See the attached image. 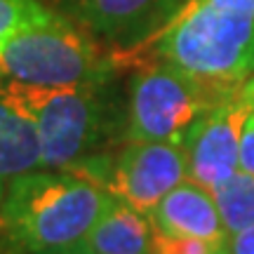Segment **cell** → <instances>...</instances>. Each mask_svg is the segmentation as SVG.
<instances>
[{
	"instance_id": "obj_1",
	"label": "cell",
	"mask_w": 254,
	"mask_h": 254,
	"mask_svg": "<svg viewBox=\"0 0 254 254\" xmlns=\"http://www.w3.org/2000/svg\"><path fill=\"white\" fill-rule=\"evenodd\" d=\"M111 195L75 172L14 177L0 200V228L19 254H68L109 207Z\"/></svg>"
},
{
	"instance_id": "obj_2",
	"label": "cell",
	"mask_w": 254,
	"mask_h": 254,
	"mask_svg": "<svg viewBox=\"0 0 254 254\" xmlns=\"http://www.w3.org/2000/svg\"><path fill=\"white\" fill-rule=\"evenodd\" d=\"M0 92L33 125L43 170L80 172L101 155L116 125L111 78L66 87L0 82Z\"/></svg>"
},
{
	"instance_id": "obj_3",
	"label": "cell",
	"mask_w": 254,
	"mask_h": 254,
	"mask_svg": "<svg viewBox=\"0 0 254 254\" xmlns=\"http://www.w3.org/2000/svg\"><path fill=\"white\" fill-rule=\"evenodd\" d=\"M240 90L243 85H219L158 59L129 80L123 136L125 141L182 144L207 111Z\"/></svg>"
},
{
	"instance_id": "obj_4",
	"label": "cell",
	"mask_w": 254,
	"mask_h": 254,
	"mask_svg": "<svg viewBox=\"0 0 254 254\" xmlns=\"http://www.w3.org/2000/svg\"><path fill=\"white\" fill-rule=\"evenodd\" d=\"M109 78L113 62L64 14L0 43V82L66 87Z\"/></svg>"
},
{
	"instance_id": "obj_5",
	"label": "cell",
	"mask_w": 254,
	"mask_h": 254,
	"mask_svg": "<svg viewBox=\"0 0 254 254\" xmlns=\"http://www.w3.org/2000/svg\"><path fill=\"white\" fill-rule=\"evenodd\" d=\"M85 179L99 184L111 198L151 217L155 205L189 179L184 146L172 141H125L116 155L92 165Z\"/></svg>"
},
{
	"instance_id": "obj_6",
	"label": "cell",
	"mask_w": 254,
	"mask_h": 254,
	"mask_svg": "<svg viewBox=\"0 0 254 254\" xmlns=\"http://www.w3.org/2000/svg\"><path fill=\"white\" fill-rule=\"evenodd\" d=\"M189 0H59L64 17L116 50H139L155 40Z\"/></svg>"
},
{
	"instance_id": "obj_7",
	"label": "cell",
	"mask_w": 254,
	"mask_h": 254,
	"mask_svg": "<svg viewBox=\"0 0 254 254\" xmlns=\"http://www.w3.org/2000/svg\"><path fill=\"white\" fill-rule=\"evenodd\" d=\"M250 118L243 94L217 104L184 136V155L190 182L214 190L240 170V139Z\"/></svg>"
},
{
	"instance_id": "obj_8",
	"label": "cell",
	"mask_w": 254,
	"mask_h": 254,
	"mask_svg": "<svg viewBox=\"0 0 254 254\" xmlns=\"http://www.w3.org/2000/svg\"><path fill=\"white\" fill-rule=\"evenodd\" d=\"M151 224L165 236L200 238L217 245L228 243V233L219 217L212 190L202 189L190 179L182 182L155 205L151 212Z\"/></svg>"
},
{
	"instance_id": "obj_9",
	"label": "cell",
	"mask_w": 254,
	"mask_h": 254,
	"mask_svg": "<svg viewBox=\"0 0 254 254\" xmlns=\"http://www.w3.org/2000/svg\"><path fill=\"white\" fill-rule=\"evenodd\" d=\"M177 21L226 50H254V0H189Z\"/></svg>"
},
{
	"instance_id": "obj_10",
	"label": "cell",
	"mask_w": 254,
	"mask_h": 254,
	"mask_svg": "<svg viewBox=\"0 0 254 254\" xmlns=\"http://www.w3.org/2000/svg\"><path fill=\"white\" fill-rule=\"evenodd\" d=\"M155 228L151 217L111 198L99 221L73 252L82 254H153Z\"/></svg>"
},
{
	"instance_id": "obj_11",
	"label": "cell",
	"mask_w": 254,
	"mask_h": 254,
	"mask_svg": "<svg viewBox=\"0 0 254 254\" xmlns=\"http://www.w3.org/2000/svg\"><path fill=\"white\" fill-rule=\"evenodd\" d=\"M33 170H43L36 129L26 116L0 92V200L14 177Z\"/></svg>"
},
{
	"instance_id": "obj_12",
	"label": "cell",
	"mask_w": 254,
	"mask_h": 254,
	"mask_svg": "<svg viewBox=\"0 0 254 254\" xmlns=\"http://www.w3.org/2000/svg\"><path fill=\"white\" fill-rule=\"evenodd\" d=\"M228 238L254 228V179L243 170L212 190Z\"/></svg>"
},
{
	"instance_id": "obj_13",
	"label": "cell",
	"mask_w": 254,
	"mask_h": 254,
	"mask_svg": "<svg viewBox=\"0 0 254 254\" xmlns=\"http://www.w3.org/2000/svg\"><path fill=\"white\" fill-rule=\"evenodd\" d=\"M57 17L59 14L55 9L40 0H0V43L26 28L50 24Z\"/></svg>"
},
{
	"instance_id": "obj_14",
	"label": "cell",
	"mask_w": 254,
	"mask_h": 254,
	"mask_svg": "<svg viewBox=\"0 0 254 254\" xmlns=\"http://www.w3.org/2000/svg\"><path fill=\"white\" fill-rule=\"evenodd\" d=\"M153 254H228V243L217 245V243H207L200 238L165 236V233L155 231Z\"/></svg>"
},
{
	"instance_id": "obj_15",
	"label": "cell",
	"mask_w": 254,
	"mask_h": 254,
	"mask_svg": "<svg viewBox=\"0 0 254 254\" xmlns=\"http://www.w3.org/2000/svg\"><path fill=\"white\" fill-rule=\"evenodd\" d=\"M240 170L254 179V116L252 113L247 118L245 129H243V139H240Z\"/></svg>"
},
{
	"instance_id": "obj_16",
	"label": "cell",
	"mask_w": 254,
	"mask_h": 254,
	"mask_svg": "<svg viewBox=\"0 0 254 254\" xmlns=\"http://www.w3.org/2000/svg\"><path fill=\"white\" fill-rule=\"evenodd\" d=\"M228 254H254V228L228 238Z\"/></svg>"
},
{
	"instance_id": "obj_17",
	"label": "cell",
	"mask_w": 254,
	"mask_h": 254,
	"mask_svg": "<svg viewBox=\"0 0 254 254\" xmlns=\"http://www.w3.org/2000/svg\"><path fill=\"white\" fill-rule=\"evenodd\" d=\"M240 94H243L245 104L250 106V113L254 116V75H250V78L243 82V90H240Z\"/></svg>"
},
{
	"instance_id": "obj_18",
	"label": "cell",
	"mask_w": 254,
	"mask_h": 254,
	"mask_svg": "<svg viewBox=\"0 0 254 254\" xmlns=\"http://www.w3.org/2000/svg\"><path fill=\"white\" fill-rule=\"evenodd\" d=\"M252 75H254V55H252Z\"/></svg>"
},
{
	"instance_id": "obj_19",
	"label": "cell",
	"mask_w": 254,
	"mask_h": 254,
	"mask_svg": "<svg viewBox=\"0 0 254 254\" xmlns=\"http://www.w3.org/2000/svg\"><path fill=\"white\" fill-rule=\"evenodd\" d=\"M68 254H82V252H68Z\"/></svg>"
}]
</instances>
